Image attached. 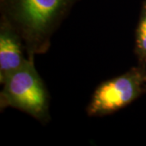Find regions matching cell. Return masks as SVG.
Listing matches in <instances>:
<instances>
[{"mask_svg":"<svg viewBox=\"0 0 146 146\" xmlns=\"http://www.w3.org/2000/svg\"><path fill=\"white\" fill-rule=\"evenodd\" d=\"M78 0H1L2 18L21 36L28 56L49 50L53 33Z\"/></svg>","mask_w":146,"mask_h":146,"instance_id":"1","label":"cell"},{"mask_svg":"<svg viewBox=\"0 0 146 146\" xmlns=\"http://www.w3.org/2000/svg\"><path fill=\"white\" fill-rule=\"evenodd\" d=\"M145 93L146 66L138 64L124 74L100 84L87 106V114L90 117L113 114Z\"/></svg>","mask_w":146,"mask_h":146,"instance_id":"3","label":"cell"},{"mask_svg":"<svg viewBox=\"0 0 146 146\" xmlns=\"http://www.w3.org/2000/svg\"><path fill=\"white\" fill-rule=\"evenodd\" d=\"M0 94L1 110H20L46 123L50 119V95L34 65V56L6 79Z\"/></svg>","mask_w":146,"mask_h":146,"instance_id":"2","label":"cell"},{"mask_svg":"<svg viewBox=\"0 0 146 146\" xmlns=\"http://www.w3.org/2000/svg\"><path fill=\"white\" fill-rule=\"evenodd\" d=\"M135 54L139 64L146 66V0L141 7L139 22L136 30Z\"/></svg>","mask_w":146,"mask_h":146,"instance_id":"5","label":"cell"},{"mask_svg":"<svg viewBox=\"0 0 146 146\" xmlns=\"http://www.w3.org/2000/svg\"><path fill=\"white\" fill-rule=\"evenodd\" d=\"M25 48L21 36L14 28L1 18L0 24V82L3 84L11 74L24 66L28 58L24 56Z\"/></svg>","mask_w":146,"mask_h":146,"instance_id":"4","label":"cell"}]
</instances>
